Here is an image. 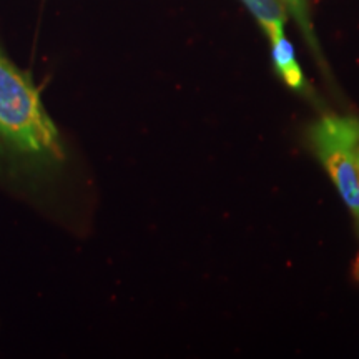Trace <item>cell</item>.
<instances>
[{
    "instance_id": "cell-5",
    "label": "cell",
    "mask_w": 359,
    "mask_h": 359,
    "mask_svg": "<svg viewBox=\"0 0 359 359\" xmlns=\"http://www.w3.org/2000/svg\"><path fill=\"white\" fill-rule=\"evenodd\" d=\"M288 6L293 8V11L296 12V15H298L299 22H302L304 32H309V25H308V20L306 17H304V7H303V0H285Z\"/></svg>"
},
{
    "instance_id": "cell-1",
    "label": "cell",
    "mask_w": 359,
    "mask_h": 359,
    "mask_svg": "<svg viewBox=\"0 0 359 359\" xmlns=\"http://www.w3.org/2000/svg\"><path fill=\"white\" fill-rule=\"evenodd\" d=\"M65 160L60 133L32 77L0 48V177L34 182Z\"/></svg>"
},
{
    "instance_id": "cell-6",
    "label": "cell",
    "mask_w": 359,
    "mask_h": 359,
    "mask_svg": "<svg viewBox=\"0 0 359 359\" xmlns=\"http://www.w3.org/2000/svg\"><path fill=\"white\" fill-rule=\"evenodd\" d=\"M353 273H354V278L359 281V257L356 259V263H354V268H353Z\"/></svg>"
},
{
    "instance_id": "cell-4",
    "label": "cell",
    "mask_w": 359,
    "mask_h": 359,
    "mask_svg": "<svg viewBox=\"0 0 359 359\" xmlns=\"http://www.w3.org/2000/svg\"><path fill=\"white\" fill-rule=\"evenodd\" d=\"M241 2L257 19L269 40L285 35L286 8L281 0H241Z\"/></svg>"
},
{
    "instance_id": "cell-3",
    "label": "cell",
    "mask_w": 359,
    "mask_h": 359,
    "mask_svg": "<svg viewBox=\"0 0 359 359\" xmlns=\"http://www.w3.org/2000/svg\"><path fill=\"white\" fill-rule=\"evenodd\" d=\"M271 57L275 70L283 82L288 85L290 88L296 90V92L306 90V80H304L302 67L296 60L294 48L285 35L271 40Z\"/></svg>"
},
{
    "instance_id": "cell-2",
    "label": "cell",
    "mask_w": 359,
    "mask_h": 359,
    "mask_svg": "<svg viewBox=\"0 0 359 359\" xmlns=\"http://www.w3.org/2000/svg\"><path fill=\"white\" fill-rule=\"evenodd\" d=\"M309 147L359 219V120L348 115L321 116L309 127Z\"/></svg>"
}]
</instances>
